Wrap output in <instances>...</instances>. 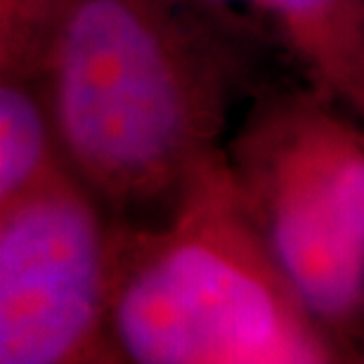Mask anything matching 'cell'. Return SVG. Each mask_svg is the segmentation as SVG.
I'll list each match as a JSON object with an SVG mask.
<instances>
[{
	"instance_id": "obj_3",
	"label": "cell",
	"mask_w": 364,
	"mask_h": 364,
	"mask_svg": "<svg viewBox=\"0 0 364 364\" xmlns=\"http://www.w3.org/2000/svg\"><path fill=\"white\" fill-rule=\"evenodd\" d=\"M239 199L343 360L364 338V126L303 83L258 95L228 144Z\"/></svg>"
},
{
	"instance_id": "obj_1",
	"label": "cell",
	"mask_w": 364,
	"mask_h": 364,
	"mask_svg": "<svg viewBox=\"0 0 364 364\" xmlns=\"http://www.w3.org/2000/svg\"><path fill=\"white\" fill-rule=\"evenodd\" d=\"M267 60L199 0H69L46 74L64 164L116 228H164L228 173Z\"/></svg>"
},
{
	"instance_id": "obj_7",
	"label": "cell",
	"mask_w": 364,
	"mask_h": 364,
	"mask_svg": "<svg viewBox=\"0 0 364 364\" xmlns=\"http://www.w3.org/2000/svg\"><path fill=\"white\" fill-rule=\"evenodd\" d=\"M69 0H0V81L46 88V74Z\"/></svg>"
},
{
	"instance_id": "obj_2",
	"label": "cell",
	"mask_w": 364,
	"mask_h": 364,
	"mask_svg": "<svg viewBox=\"0 0 364 364\" xmlns=\"http://www.w3.org/2000/svg\"><path fill=\"white\" fill-rule=\"evenodd\" d=\"M109 338L135 364L343 360L272 263L230 168L164 228H116Z\"/></svg>"
},
{
	"instance_id": "obj_5",
	"label": "cell",
	"mask_w": 364,
	"mask_h": 364,
	"mask_svg": "<svg viewBox=\"0 0 364 364\" xmlns=\"http://www.w3.org/2000/svg\"><path fill=\"white\" fill-rule=\"evenodd\" d=\"M364 126V0H199Z\"/></svg>"
},
{
	"instance_id": "obj_6",
	"label": "cell",
	"mask_w": 364,
	"mask_h": 364,
	"mask_svg": "<svg viewBox=\"0 0 364 364\" xmlns=\"http://www.w3.org/2000/svg\"><path fill=\"white\" fill-rule=\"evenodd\" d=\"M64 166L43 85L0 81V206Z\"/></svg>"
},
{
	"instance_id": "obj_4",
	"label": "cell",
	"mask_w": 364,
	"mask_h": 364,
	"mask_svg": "<svg viewBox=\"0 0 364 364\" xmlns=\"http://www.w3.org/2000/svg\"><path fill=\"white\" fill-rule=\"evenodd\" d=\"M116 225L67 164L0 206V364L119 362Z\"/></svg>"
}]
</instances>
